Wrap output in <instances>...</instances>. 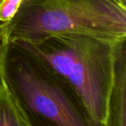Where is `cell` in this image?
Instances as JSON below:
<instances>
[{"label": "cell", "mask_w": 126, "mask_h": 126, "mask_svg": "<svg viewBox=\"0 0 126 126\" xmlns=\"http://www.w3.org/2000/svg\"><path fill=\"white\" fill-rule=\"evenodd\" d=\"M120 1L123 3V4H125V5H126V0H120Z\"/></svg>", "instance_id": "cell-7"}, {"label": "cell", "mask_w": 126, "mask_h": 126, "mask_svg": "<svg viewBox=\"0 0 126 126\" xmlns=\"http://www.w3.org/2000/svg\"><path fill=\"white\" fill-rule=\"evenodd\" d=\"M11 43L38 61L70 90L94 124L105 126L118 44L79 35Z\"/></svg>", "instance_id": "cell-1"}, {"label": "cell", "mask_w": 126, "mask_h": 126, "mask_svg": "<svg viewBox=\"0 0 126 126\" xmlns=\"http://www.w3.org/2000/svg\"><path fill=\"white\" fill-rule=\"evenodd\" d=\"M0 51H1V41H0Z\"/></svg>", "instance_id": "cell-8"}, {"label": "cell", "mask_w": 126, "mask_h": 126, "mask_svg": "<svg viewBox=\"0 0 126 126\" xmlns=\"http://www.w3.org/2000/svg\"><path fill=\"white\" fill-rule=\"evenodd\" d=\"M0 74L31 126H98L71 91L13 43H1Z\"/></svg>", "instance_id": "cell-3"}, {"label": "cell", "mask_w": 126, "mask_h": 126, "mask_svg": "<svg viewBox=\"0 0 126 126\" xmlns=\"http://www.w3.org/2000/svg\"><path fill=\"white\" fill-rule=\"evenodd\" d=\"M23 0H0V25L10 23L19 11Z\"/></svg>", "instance_id": "cell-6"}, {"label": "cell", "mask_w": 126, "mask_h": 126, "mask_svg": "<svg viewBox=\"0 0 126 126\" xmlns=\"http://www.w3.org/2000/svg\"><path fill=\"white\" fill-rule=\"evenodd\" d=\"M105 126H126V42L117 46L114 79Z\"/></svg>", "instance_id": "cell-4"}, {"label": "cell", "mask_w": 126, "mask_h": 126, "mask_svg": "<svg viewBox=\"0 0 126 126\" xmlns=\"http://www.w3.org/2000/svg\"><path fill=\"white\" fill-rule=\"evenodd\" d=\"M0 126H31L4 77L0 74Z\"/></svg>", "instance_id": "cell-5"}, {"label": "cell", "mask_w": 126, "mask_h": 126, "mask_svg": "<svg viewBox=\"0 0 126 126\" xmlns=\"http://www.w3.org/2000/svg\"><path fill=\"white\" fill-rule=\"evenodd\" d=\"M79 35L117 45L126 41V5L120 0H23L1 43Z\"/></svg>", "instance_id": "cell-2"}]
</instances>
